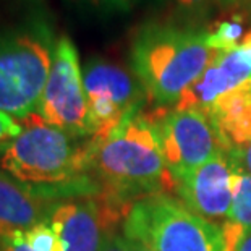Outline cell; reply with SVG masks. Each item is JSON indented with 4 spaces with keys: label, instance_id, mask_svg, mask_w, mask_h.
I'll list each match as a JSON object with an SVG mask.
<instances>
[{
    "label": "cell",
    "instance_id": "12",
    "mask_svg": "<svg viewBox=\"0 0 251 251\" xmlns=\"http://www.w3.org/2000/svg\"><path fill=\"white\" fill-rule=\"evenodd\" d=\"M57 202L36 195L0 169V237L25 232L36 224L49 221Z\"/></svg>",
    "mask_w": 251,
    "mask_h": 251
},
{
    "label": "cell",
    "instance_id": "1",
    "mask_svg": "<svg viewBox=\"0 0 251 251\" xmlns=\"http://www.w3.org/2000/svg\"><path fill=\"white\" fill-rule=\"evenodd\" d=\"M21 124L20 135L0 149L3 172L52 201L102 193L91 175V138L73 136L37 114L26 117Z\"/></svg>",
    "mask_w": 251,
    "mask_h": 251
},
{
    "label": "cell",
    "instance_id": "21",
    "mask_svg": "<svg viewBox=\"0 0 251 251\" xmlns=\"http://www.w3.org/2000/svg\"><path fill=\"white\" fill-rule=\"evenodd\" d=\"M230 152L238 159L240 162L243 164V167L247 169L250 172V175H251V143H248L247 146H243V148L230 149Z\"/></svg>",
    "mask_w": 251,
    "mask_h": 251
},
{
    "label": "cell",
    "instance_id": "18",
    "mask_svg": "<svg viewBox=\"0 0 251 251\" xmlns=\"http://www.w3.org/2000/svg\"><path fill=\"white\" fill-rule=\"evenodd\" d=\"M0 251H33V250L23 240H20L17 233H10L0 237Z\"/></svg>",
    "mask_w": 251,
    "mask_h": 251
},
{
    "label": "cell",
    "instance_id": "23",
    "mask_svg": "<svg viewBox=\"0 0 251 251\" xmlns=\"http://www.w3.org/2000/svg\"><path fill=\"white\" fill-rule=\"evenodd\" d=\"M237 251H251V230L243 235V238L240 240Z\"/></svg>",
    "mask_w": 251,
    "mask_h": 251
},
{
    "label": "cell",
    "instance_id": "2",
    "mask_svg": "<svg viewBox=\"0 0 251 251\" xmlns=\"http://www.w3.org/2000/svg\"><path fill=\"white\" fill-rule=\"evenodd\" d=\"M91 140V175L102 188L100 195L133 206L143 198L169 195L177 188L165 164L154 114L141 110L105 138Z\"/></svg>",
    "mask_w": 251,
    "mask_h": 251
},
{
    "label": "cell",
    "instance_id": "22",
    "mask_svg": "<svg viewBox=\"0 0 251 251\" xmlns=\"http://www.w3.org/2000/svg\"><path fill=\"white\" fill-rule=\"evenodd\" d=\"M125 240H126V245H128V250L130 251H152L151 248L148 247L143 240L136 238V237H131V235H124Z\"/></svg>",
    "mask_w": 251,
    "mask_h": 251
},
{
    "label": "cell",
    "instance_id": "9",
    "mask_svg": "<svg viewBox=\"0 0 251 251\" xmlns=\"http://www.w3.org/2000/svg\"><path fill=\"white\" fill-rule=\"evenodd\" d=\"M131 206L104 195L58 201L49 222L60 237L63 251H100L105 238L124 226Z\"/></svg>",
    "mask_w": 251,
    "mask_h": 251
},
{
    "label": "cell",
    "instance_id": "4",
    "mask_svg": "<svg viewBox=\"0 0 251 251\" xmlns=\"http://www.w3.org/2000/svg\"><path fill=\"white\" fill-rule=\"evenodd\" d=\"M122 233L143 240L152 251H227L222 227L165 193L136 201Z\"/></svg>",
    "mask_w": 251,
    "mask_h": 251
},
{
    "label": "cell",
    "instance_id": "20",
    "mask_svg": "<svg viewBox=\"0 0 251 251\" xmlns=\"http://www.w3.org/2000/svg\"><path fill=\"white\" fill-rule=\"evenodd\" d=\"M214 0H177V5L188 13H201Z\"/></svg>",
    "mask_w": 251,
    "mask_h": 251
},
{
    "label": "cell",
    "instance_id": "8",
    "mask_svg": "<svg viewBox=\"0 0 251 251\" xmlns=\"http://www.w3.org/2000/svg\"><path fill=\"white\" fill-rule=\"evenodd\" d=\"M165 164L175 180L200 167L217 151H227L217 128L204 112L174 109L156 112Z\"/></svg>",
    "mask_w": 251,
    "mask_h": 251
},
{
    "label": "cell",
    "instance_id": "7",
    "mask_svg": "<svg viewBox=\"0 0 251 251\" xmlns=\"http://www.w3.org/2000/svg\"><path fill=\"white\" fill-rule=\"evenodd\" d=\"M36 114L49 125L78 138H88V102L79 55L70 37L62 36L54 44L47 83Z\"/></svg>",
    "mask_w": 251,
    "mask_h": 251
},
{
    "label": "cell",
    "instance_id": "5",
    "mask_svg": "<svg viewBox=\"0 0 251 251\" xmlns=\"http://www.w3.org/2000/svg\"><path fill=\"white\" fill-rule=\"evenodd\" d=\"M54 47L42 29L0 34V110L23 120L36 114Z\"/></svg>",
    "mask_w": 251,
    "mask_h": 251
},
{
    "label": "cell",
    "instance_id": "16",
    "mask_svg": "<svg viewBox=\"0 0 251 251\" xmlns=\"http://www.w3.org/2000/svg\"><path fill=\"white\" fill-rule=\"evenodd\" d=\"M243 23L238 18L226 20L207 33V44L216 52H226L237 47L243 39Z\"/></svg>",
    "mask_w": 251,
    "mask_h": 251
},
{
    "label": "cell",
    "instance_id": "6",
    "mask_svg": "<svg viewBox=\"0 0 251 251\" xmlns=\"http://www.w3.org/2000/svg\"><path fill=\"white\" fill-rule=\"evenodd\" d=\"M88 102V138H105L128 117L141 112L148 98L135 75L115 63L93 58L83 68Z\"/></svg>",
    "mask_w": 251,
    "mask_h": 251
},
{
    "label": "cell",
    "instance_id": "19",
    "mask_svg": "<svg viewBox=\"0 0 251 251\" xmlns=\"http://www.w3.org/2000/svg\"><path fill=\"white\" fill-rule=\"evenodd\" d=\"M100 251H130V250H128V245H126L124 233L114 232L105 238Z\"/></svg>",
    "mask_w": 251,
    "mask_h": 251
},
{
    "label": "cell",
    "instance_id": "13",
    "mask_svg": "<svg viewBox=\"0 0 251 251\" xmlns=\"http://www.w3.org/2000/svg\"><path fill=\"white\" fill-rule=\"evenodd\" d=\"M227 151L251 143V83L219 98L207 110Z\"/></svg>",
    "mask_w": 251,
    "mask_h": 251
},
{
    "label": "cell",
    "instance_id": "10",
    "mask_svg": "<svg viewBox=\"0 0 251 251\" xmlns=\"http://www.w3.org/2000/svg\"><path fill=\"white\" fill-rule=\"evenodd\" d=\"M175 193L191 212L224 226L232 206V165L228 151L221 149L209 161L177 180Z\"/></svg>",
    "mask_w": 251,
    "mask_h": 251
},
{
    "label": "cell",
    "instance_id": "11",
    "mask_svg": "<svg viewBox=\"0 0 251 251\" xmlns=\"http://www.w3.org/2000/svg\"><path fill=\"white\" fill-rule=\"evenodd\" d=\"M251 83V29L230 50L219 52L174 109H193L207 114L219 98Z\"/></svg>",
    "mask_w": 251,
    "mask_h": 251
},
{
    "label": "cell",
    "instance_id": "3",
    "mask_svg": "<svg viewBox=\"0 0 251 251\" xmlns=\"http://www.w3.org/2000/svg\"><path fill=\"white\" fill-rule=\"evenodd\" d=\"M207 33L172 25H146L131 44V68L159 105H175L217 57Z\"/></svg>",
    "mask_w": 251,
    "mask_h": 251
},
{
    "label": "cell",
    "instance_id": "15",
    "mask_svg": "<svg viewBox=\"0 0 251 251\" xmlns=\"http://www.w3.org/2000/svg\"><path fill=\"white\" fill-rule=\"evenodd\" d=\"M15 233L33 251H63L60 237H58V233L49 221L36 224L34 227H31L25 232Z\"/></svg>",
    "mask_w": 251,
    "mask_h": 251
},
{
    "label": "cell",
    "instance_id": "17",
    "mask_svg": "<svg viewBox=\"0 0 251 251\" xmlns=\"http://www.w3.org/2000/svg\"><path fill=\"white\" fill-rule=\"evenodd\" d=\"M21 130H23L21 120L0 110V149L12 140H15L21 133Z\"/></svg>",
    "mask_w": 251,
    "mask_h": 251
},
{
    "label": "cell",
    "instance_id": "14",
    "mask_svg": "<svg viewBox=\"0 0 251 251\" xmlns=\"http://www.w3.org/2000/svg\"><path fill=\"white\" fill-rule=\"evenodd\" d=\"M232 165V206L222 226L227 251H237L240 240L251 230V175L228 151Z\"/></svg>",
    "mask_w": 251,
    "mask_h": 251
},
{
    "label": "cell",
    "instance_id": "24",
    "mask_svg": "<svg viewBox=\"0 0 251 251\" xmlns=\"http://www.w3.org/2000/svg\"><path fill=\"white\" fill-rule=\"evenodd\" d=\"M214 2L219 5L221 8H232V7H237L245 0H214Z\"/></svg>",
    "mask_w": 251,
    "mask_h": 251
}]
</instances>
